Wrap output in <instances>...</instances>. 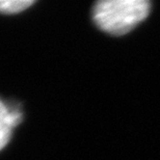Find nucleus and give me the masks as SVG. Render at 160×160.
<instances>
[{"instance_id":"f03ea898","label":"nucleus","mask_w":160,"mask_h":160,"mask_svg":"<svg viewBox=\"0 0 160 160\" xmlns=\"http://www.w3.org/2000/svg\"><path fill=\"white\" fill-rule=\"evenodd\" d=\"M22 112L17 107H9L0 99V151L11 139L12 128L20 124Z\"/></svg>"},{"instance_id":"f257e3e1","label":"nucleus","mask_w":160,"mask_h":160,"mask_svg":"<svg viewBox=\"0 0 160 160\" xmlns=\"http://www.w3.org/2000/svg\"><path fill=\"white\" fill-rule=\"evenodd\" d=\"M150 11L147 0H102L92 8V19L101 30L122 36L145 20Z\"/></svg>"},{"instance_id":"7ed1b4c3","label":"nucleus","mask_w":160,"mask_h":160,"mask_svg":"<svg viewBox=\"0 0 160 160\" xmlns=\"http://www.w3.org/2000/svg\"><path fill=\"white\" fill-rule=\"evenodd\" d=\"M33 3V0H0V12L17 14L28 8Z\"/></svg>"}]
</instances>
